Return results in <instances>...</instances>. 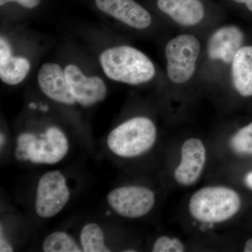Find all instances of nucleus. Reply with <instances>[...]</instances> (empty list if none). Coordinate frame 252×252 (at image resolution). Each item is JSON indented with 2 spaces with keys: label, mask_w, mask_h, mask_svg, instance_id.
Instances as JSON below:
<instances>
[{
  "label": "nucleus",
  "mask_w": 252,
  "mask_h": 252,
  "mask_svg": "<svg viewBox=\"0 0 252 252\" xmlns=\"http://www.w3.org/2000/svg\"><path fill=\"white\" fill-rule=\"evenodd\" d=\"M99 62L109 79L131 85L148 82L156 74L150 59L131 46H119L106 50L99 56Z\"/></svg>",
  "instance_id": "nucleus-1"
},
{
  "label": "nucleus",
  "mask_w": 252,
  "mask_h": 252,
  "mask_svg": "<svg viewBox=\"0 0 252 252\" xmlns=\"http://www.w3.org/2000/svg\"><path fill=\"white\" fill-rule=\"evenodd\" d=\"M67 136L59 127L51 126L43 133L23 132L16 140L15 154L18 160L34 165H56L69 153Z\"/></svg>",
  "instance_id": "nucleus-2"
},
{
  "label": "nucleus",
  "mask_w": 252,
  "mask_h": 252,
  "mask_svg": "<svg viewBox=\"0 0 252 252\" xmlns=\"http://www.w3.org/2000/svg\"><path fill=\"white\" fill-rule=\"evenodd\" d=\"M241 207L238 192L223 186H210L199 189L190 197V215L195 220L208 224L222 223L234 217Z\"/></svg>",
  "instance_id": "nucleus-3"
},
{
  "label": "nucleus",
  "mask_w": 252,
  "mask_h": 252,
  "mask_svg": "<svg viewBox=\"0 0 252 252\" xmlns=\"http://www.w3.org/2000/svg\"><path fill=\"white\" fill-rule=\"evenodd\" d=\"M157 129L149 118L136 117L123 122L109 132V152L122 158H134L147 153L156 143Z\"/></svg>",
  "instance_id": "nucleus-4"
},
{
  "label": "nucleus",
  "mask_w": 252,
  "mask_h": 252,
  "mask_svg": "<svg viewBox=\"0 0 252 252\" xmlns=\"http://www.w3.org/2000/svg\"><path fill=\"white\" fill-rule=\"evenodd\" d=\"M200 53V41L193 34H180L169 41L165 47V57L170 80L177 84L190 80L195 73Z\"/></svg>",
  "instance_id": "nucleus-5"
},
{
  "label": "nucleus",
  "mask_w": 252,
  "mask_h": 252,
  "mask_svg": "<svg viewBox=\"0 0 252 252\" xmlns=\"http://www.w3.org/2000/svg\"><path fill=\"white\" fill-rule=\"evenodd\" d=\"M71 192L67 179L59 170L43 174L36 185L34 210L42 219L56 217L70 200Z\"/></svg>",
  "instance_id": "nucleus-6"
},
{
  "label": "nucleus",
  "mask_w": 252,
  "mask_h": 252,
  "mask_svg": "<svg viewBox=\"0 0 252 252\" xmlns=\"http://www.w3.org/2000/svg\"><path fill=\"white\" fill-rule=\"evenodd\" d=\"M107 202L119 216L134 220L152 211L156 203V195L152 189L143 186H122L109 192Z\"/></svg>",
  "instance_id": "nucleus-7"
},
{
  "label": "nucleus",
  "mask_w": 252,
  "mask_h": 252,
  "mask_svg": "<svg viewBox=\"0 0 252 252\" xmlns=\"http://www.w3.org/2000/svg\"><path fill=\"white\" fill-rule=\"evenodd\" d=\"M73 97L84 107H92L107 96V87L102 79L86 77L77 66L69 64L64 69Z\"/></svg>",
  "instance_id": "nucleus-8"
},
{
  "label": "nucleus",
  "mask_w": 252,
  "mask_h": 252,
  "mask_svg": "<svg viewBox=\"0 0 252 252\" xmlns=\"http://www.w3.org/2000/svg\"><path fill=\"white\" fill-rule=\"evenodd\" d=\"M206 158V149L201 140H186L181 148L180 164L174 172L176 182L184 187L194 185L201 176Z\"/></svg>",
  "instance_id": "nucleus-9"
},
{
  "label": "nucleus",
  "mask_w": 252,
  "mask_h": 252,
  "mask_svg": "<svg viewBox=\"0 0 252 252\" xmlns=\"http://www.w3.org/2000/svg\"><path fill=\"white\" fill-rule=\"evenodd\" d=\"M243 32L237 26L230 25L217 29L209 39L207 54L213 61L231 64L235 55L243 47Z\"/></svg>",
  "instance_id": "nucleus-10"
},
{
  "label": "nucleus",
  "mask_w": 252,
  "mask_h": 252,
  "mask_svg": "<svg viewBox=\"0 0 252 252\" xmlns=\"http://www.w3.org/2000/svg\"><path fill=\"white\" fill-rule=\"evenodd\" d=\"M97 8L135 29L149 28L152 19L150 14L135 0H95Z\"/></svg>",
  "instance_id": "nucleus-11"
},
{
  "label": "nucleus",
  "mask_w": 252,
  "mask_h": 252,
  "mask_svg": "<svg viewBox=\"0 0 252 252\" xmlns=\"http://www.w3.org/2000/svg\"><path fill=\"white\" fill-rule=\"evenodd\" d=\"M38 84L49 98L65 105L77 103L73 97L64 70L56 63L43 64L38 73Z\"/></svg>",
  "instance_id": "nucleus-12"
},
{
  "label": "nucleus",
  "mask_w": 252,
  "mask_h": 252,
  "mask_svg": "<svg viewBox=\"0 0 252 252\" xmlns=\"http://www.w3.org/2000/svg\"><path fill=\"white\" fill-rule=\"evenodd\" d=\"M157 4L160 11L186 27L196 26L205 16L200 0H158Z\"/></svg>",
  "instance_id": "nucleus-13"
},
{
  "label": "nucleus",
  "mask_w": 252,
  "mask_h": 252,
  "mask_svg": "<svg viewBox=\"0 0 252 252\" xmlns=\"http://www.w3.org/2000/svg\"><path fill=\"white\" fill-rule=\"evenodd\" d=\"M233 87L243 97L252 96V46H243L231 63Z\"/></svg>",
  "instance_id": "nucleus-14"
},
{
  "label": "nucleus",
  "mask_w": 252,
  "mask_h": 252,
  "mask_svg": "<svg viewBox=\"0 0 252 252\" xmlns=\"http://www.w3.org/2000/svg\"><path fill=\"white\" fill-rule=\"evenodd\" d=\"M31 70V63L27 59L11 56L0 60V77L5 84L17 85L22 82Z\"/></svg>",
  "instance_id": "nucleus-15"
},
{
  "label": "nucleus",
  "mask_w": 252,
  "mask_h": 252,
  "mask_svg": "<svg viewBox=\"0 0 252 252\" xmlns=\"http://www.w3.org/2000/svg\"><path fill=\"white\" fill-rule=\"evenodd\" d=\"M79 244L84 252H109L110 248L105 242L102 228L97 223L90 222L81 229Z\"/></svg>",
  "instance_id": "nucleus-16"
},
{
  "label": "nucleus",
  "mask_w": 252,
  "mask_h": 252,
  "mask_svg": "<svg viewBox=\"0 0 252 252\" xmlns=\"http://www.w3.org/2000/svg\"><path fill=\"white\" fill-rule=\"evenodd\" d=\"M44 252H81L80 244L67 232L58 230L50 233L44 239L41 246Z\"/></svg>",
  "instance_id": "nucleus-17"
},
{
  "label": "nucleus",
  "mask_w": 252,
  "mask_h": 252,
  "mask_svg": "<svg viewBox=\"0 0 252 252\" xmlns=\"http://www.w3.org/2000/svg\"><path fill=\"white\" fill-rule=\"evenodd\" d=\"M230 144L236 153L252 154V123L235 132Z\"/></svg>",
  "instance_id": "nucleus-18"
},
{
  "label": "nucleus",
  "mask_w": 252,
  "mask_h": 252,
  "mask_svg": "<svg viewBox=\"0 0 252 252\" xmlns=\"http://www.w3.org/2000/svg\"><path fill=\"white\" fill-rule=\"evenodd\" d=\"M185 245L179 239L163 235L156 240L152 248L154 252H182L185 251Z\"/></svg>",
  "instance_id": "nucleus-19"
},
{
  "label": "nucleus",
  "mask_w": 252,
  "mask_h": 252,
  "mask_svg": "<svg viewBox=\"0 0 252 252\" xmlns=\"http://www.w3.org/2000/svg\"><path fill=\"white\" fill-rule=\"evenodd\" d=\"M41 0H0V5H4L9 2H16L21 6L28 9H33L35 8L40 3Z\"/></svg>",
  "instance_id": "nucleus-20"
},
{
  "label": "nucleus",
  "mask_w": 252,
  "mask_h": 252,
  "mask_svg": "<svg viewBox=\"0 0 252 252\" xmlns=\"http://www.w3.org/2000/svg\"><path fill=\"white\" fill-rule=\"evenodd\" d=\"M0 252H14V248L9 243V240L4 236L2 230L1 229V236H0Z\"/></svg>",
  "instance_id": "nucleus-21"
},
{
  "label": "nucleus",
  "mask_w": 252,
  "mask_h": 252,
  "mask_svg": "<svg viewBox=\"0 0 252 252\" xmlns=\"http://www.w3.org/2000/svg\"><path fill=\"white\" fill-rule=\"evenodd\" d=\"M233 1L238 4H245L248 9L252 12V0H233Z\"/></svg>",
  "instance_id": "nucleus-22"
},
{
  "label": "nucleus",
  "mask_w": 252,
  "mask_h": 252,
  "mask_svg": "<svg viewBox=\"0 0 252 252\" xmlns=\"http://www.w3.org/2000/svg\"><path fill=\"white\" fill-rule=\"evenodd\" d=\"M245 183L249 188L252 189V172H249L245 177Z\"/></svg>",
  "instance_id": "nucleus-23"
},
{
  "label": "nucleus",
  "mask_w": 252,
  "mask_h": 252,
  "mask_svg": "<svg viewBox=\"0 0 252 252\" xmlns=\"http://www.w3.org/2000/svg\"><path fill=\"white\" fill-rule=\"evenodd\" d=\"M244 252H252V238L248 240V242L245 244Z\"/></svg>",
  "instance_id": "nucleus-24"
}]
</instances>
